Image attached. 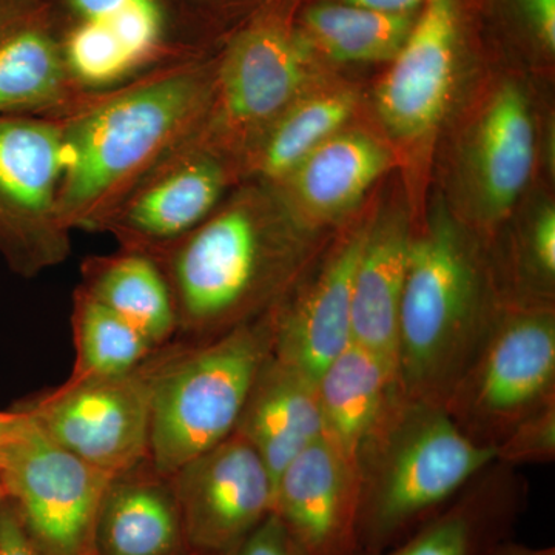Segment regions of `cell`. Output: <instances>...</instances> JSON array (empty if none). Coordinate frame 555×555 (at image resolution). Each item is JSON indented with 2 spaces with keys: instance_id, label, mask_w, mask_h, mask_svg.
I'll list each match as a JSON object with an SVG mask.
<instances>
[{
  "instance_id": "cell-1",
  "label": "cell",
  "mask_w": 555,
  "mask_h": 555,
  "mask_svg": "<svg viewBox=\"0 0 555 555\" xmlns=\"http://www.w3.org/2000/svg\"><path fill=\"white\" fill-rule=\"evenodd\" d=\"M217 51L86 94L53 116L65 150L61 214L72 232L100 233L127 196L198 131L214 94Z\"/></svg>"
},
{
  "instance_id": "cell-2",
  "label": "cell",
  "mask_w": 555,
  "mask_h": 555,
  "mask_svg": "<svg viewBox=\"0 0 555 555\" xmlns=\"http://www.w3.org/2000/svg\"><path fill=\"white\" fill-rule=\"evenodd\" d=\"M313 233L270 185L241 182L198 228L150 251L169 283L178 331L207 343L272 312L320 258Z\"/></svg>"
},
{
  "instance_id": "cell-3",
  "label": "cell",
  "mask_w": 555,
  "mask_h": 555,
  "mask_svg": "<svg viewBox=\"0 0 555 555\" xmlns=\"http://www.w3.org/2000/svg\"><path fill=\"white\" fill-rule=\"evenodd\" d=\"M505 308L476 240L448 211H434L409 247L398 313V390L443 406Z\"/></svg>"
},
{
  "instance_id": "cell-4",
  "label": "cell",
  "mask_w": 555,
  "mask_h": 555,
  "mask_svg": "<svg viewBox=\"0 0 555 555\" xmlns=\"http://www.w3.org/2000/svg\"><path fill=\"white\" fill-rule=\"evenodd\" d=\"M495 463L456 427L447 409L398 390L356 456L361 553L397 545Z\"/></svg>"
},
{
  "instance_id": "cell-5",
  "label": "cell",
  "mask_w": 555,
  "mask_h": 555,
  "mask_svg": "<svg viewBox=\"0 0 555 555\" xmlns=\"http://www.w3.org/2000/svg\"><path fill=\"white\" fill-rule=\"evenodd\" d=\"M273 356L272 312L153 369L149 459L170 478L235 434L259 372Z\"/></svg>"
},
{
  "instance_id": "cell-6",
  "label": "cell",
  "mask_w": 555,
  "mask_h": 555,
  "mask_svg": "<svg viewBox=\"0 0 555 555\" xmlns=\"http://www.w3.org/2000/svg\"><path fill=\"white\" fill-rule=\"evenodd\" d=\"M297 7L266 2L217 51L210 107L189 139L240 160L298 98L312 90L320 62L294 27Z\"/></svg>"
},
{
  "instance_id": "cell-7",
  "label": "cell",
  "mask_w": 555,
  "mask_h": 555,
  "mask_svg": "<svg viewBox=\"0 0 555 555\" xmlns=\"http://www.w3.org/2000/svg\"><path fill=\"white\" fill-rule=\"evenodd\" d=\"M555 404V310L506 306L443 408L470 441L495 449Z\"/></svg>"
},
{
  "instance_id": "cell-8",
  "label": "cell",
  "mask_w": 555,
  "mask_h": 555,
  "mask_svg": "<svg viewBox=\"0 0 555 555\" xmlns=\"http://www.w3.org/2000/svg\"><path fill=\"white\" fill-rule=\"evenodd\" d=\"M69 73L86 93L206 56L166 0H50Z\"/></svg>"
},
{
  "instance_id": "cell-9",
  "label": "cell",
  "mask_w": 555,
  "mask_h": 555,
  "mask_svg": "<svg viewBox=\"0 0 555 555\" xmlns=\"http://www.w3.org/2000/svg\"><path fill=\"white\" fill-rule=\"evenodd\" d=\"M112 480L51 440L27 411L0 437L7 500L43 555H91L94 521Z\"/></svg>"
},
{
  "instance_id": "cell-10",
  "label": "cell",
  "mask_w": 555,
  "mask_h": 555,
  "mask_svg": "<svg viewBox=\"0 0 555 555\" xmlns=\"http://www.w3.org/2000/svg\"><path fill=\"white\" fill-rule=\"evenodd\" d=\"M62 124L53 116H0V255L36 276L67 261L72 230L61 214Z\"/></svg>"
},
{
  "instance_id": "cell-11",
  "label": "cell",
  "mask_w": 555,
  "mask_h": 555,
  "mask_svg": "<svg viewBox=\"0 0 555 555\" xmlns=\"http://www.w3.org/2000/svg\"><path fill=\"white\" fill-rule=\"evenodd\" d=\"M153 369L142 364L120 377L69 382L25 411L62 448L122 476L149 459Z\"/></svg>"
},
{
  "instance_id": "cell-12",
  "label": "cell",
  "mask_w": 555,
  "mask_h": 555,
  "mask_svg": "<svg viewBox=\"0 0 555 555\" xmlns=\"http://www.w3.org/2000/svg\"><path fill=\"white\" fill-rule=\"evenodd\" d=\"M170 483L193 554L232 555L272 514L273 478L238 433L182 466Z\"/></svg>"
},
{
  "instance_id": "cell-13",
  "label": "cell",
  "mask_w": 555,
  "mask_h": 555,
  "mask_svg": "<svg viewBox=\"0 0 555 555\" xmlns=\"http://www.w3.org/2000/svg\"><path fill=\"white\" fill-rule=\"evenodd\" d=\"M244 179L240 160L185 142L102 225L122 250L155 251L206 221Z\"/></svg>"
},
{
  "instance_id": "cell-14",
  "label": "cell",
  "mask_w": 555,
  "mask_h": 555,
  "mask_svg": "<svg viewBox=\"0 0 555 555\" xmlns=\"http://www.w3.org/2000/svg\"><path fill=\"white\" fill-rule=\"evenodd\" d=\"M463 36L462 0H426L375 90L379 119L398 141H425L440 126L454 90Z\"/></svg>"
},
{
  "instance_id": "cell-15",
  "label": "cell",
  "mask_w": 555,
  "mask_h": 555,
  "mask_svg": "<svg viewBox=\"0 0 555 555\" xmlns=\"http://www.w3.org/2000/svg\"><path fill=\"white\" fill-rule=\"evenodd\" d=\"M369 221L335 241L272 310L273 357L317 383L352 345V288Z\"/></svg>"
},
{
  "instance_id": "cell-16",
  "label": "cell",
  "mask_w": 555,
  "mask_h": 555,
  "mask_svg": "<svg viewBox=\"0 0 555 555\" xmlns=\"http://www.w3.org/2000/svg\"><path fill=\"white\" fill-rule=\"evenodd\" d=\"M272 514L301 555H357L360 485L356 462L320 438L278 477Z\"/></svg>"
},
{
  "instance_id": "cell-17",
  "label": "cell",
  "mask_w": 555,
  "mask_h": 555,
  "mask_svg": "<svg viewBox=\"0 0 555 555\" xmlns=\"http://www.w3.org/2000/svg\"><path fill=\"white\" fill-rule=\"evenodd\" d=\"M50 0H0V116H60L86 96Z\"/></svg>"
},
{
  "instance_id": "cell-18",
  "label": "cell",
  "mask_w": 555,
  "mask_h": 555,
  "mask_svg": "<svg viewBox=\"0 0 555 555\" xmlns=\"http://www.w3.org/2000/svg\"><path fill=\"white\" fill-rule=\"evenodd\" d=\"M535 163V127L524 89L506 82L489 96L467 138L465 177L485 230L509 217Z\"/></svg>"
},
{
  "instance_id": "cell-19",
  "label": "cell",
  "mask_w": 555,
  "mask_h": 555,
  "mask_svg": "<svg viewBox=\"0 0 555 555\" xmlns=\"http://www.w3.org/2000/svg\"><path fill=\"white\" fill-rule=\"evenodd\" d=\"M397 159L383 139L346 127L270 188L299 225L315 232L349 215Z\"/></svg>"
},
{
  "instance_id": "cell-20",
  "label": "cell",
  "mask_w": 555,
  "mask_h": 555,
  "mask_svg": "<svg viewBox=\"0 0 555 555\" xmlns=\"http://www.w3.org/2000/svg\"><path fill=\"white\" fill-rule=\"evenodd\" d=\"M526 496L525 480L514 467L492 463L406 539L378 553L357 555H491L513 540Z\"/></svg>"
},
{
  "instance_id": "cell-21",
  "label": "cell",
  "mask_w": 555,
  "mask_h": 555,
  "mask_svg": "<svg viewBox=\"0 0 555 555\" xmlns=\"http://www.w3.org/2000/svg\"><path fill=\"white\" fill-rule=\"evenodd\" d=\"M134 470L109 481L91 555H192L170 478Z\"/></svg>"
},
{
  "instance_id": "cell-22",
  "label": "cell",
  "mask_w": 555,
  "mask_h": 555,
  "mask_svg": "<svg viewBox=\"0 0 555 555\" xmlns=\"http://www.w3.org/2000/svg\"><path fill=\"white\" fill-rule=\"evenodd\" d=\"M235 433L246 438L273 478L323 438L317 383L270 357L251 387Z\"/></svg>"
},
{
  "instance_id": "cell-23",
  "label": "cell",
  "mask_w": 555,
  "mask_h": 555,
  "mask_svg": "<svg viewBox=\"0 0 555 555\" xmlns=\"http://www.w3.org/2000/svg\"><path fill=\"white\" fill-rule=\"evenodd\" d=\"M414 229L403 211L369 221L352 288V343L396 369L398 313Z\"/></svg>"
},
{
  "instance_id": "cell-24",
  "label": "cell",
  "mask_w": 555,
  "mask_h": 555,
  "mask_svg": "<svg viewBox=\"0 0 555 555\" xmlns=\"http://www.w3.org/2000/svg\"><path fill=\"white\" fill-rule=\"evenodd\" d=\"M396 389L392 364L352 343L317 379L323 437L356 462Z\"/></svg>"
},
{
  "instance_id": "cell-25",
  "label": "cell",
  "mask_w": 555,
  "mask_h": 555,
  "mask_svg": "<svg viewBox=\"0 0 555 555\" xmlns=\"http://www.w3.org/2000/svg\"><path fill=\"white\" fill-rule=\"evenodd\" d=\"M418 13H379L334 0H312L299 7L294 27L318 62L390 64Z\"/></svg>"
},
{
  "instance_id": "cell-26",
  "label": "cell",
  "mask_w": 555,
  "mask_h": 555,
  "mask_svg": "<svg viewBox=\"0 0 555 555\" xmlns=\"http://www.w3.org/2000/svg\"><path fill=\"white\" fill-rule=\"evenodd\" d=\"M356 91L328 87L298 98L244 156L246 181L275 185L327 139L345 130L356 113Z\"/></svg>"
},
{
  "instance_id": "cell-27",
  "label": "cell",
  "mask_w": 555,
  "mask_h": 555,
  "mask_svg": "<svg viewBox=\"0 0 555 555\" xmlns=\"http://www.w3.org/2000/svg\"><path fill=\"white\" fill-rule=\"evenodd\" d=\"M83 291L137 327L153 346L178 331L177 309L167 278L145 251L122 250L83 264Z\"/></svg>"
},
{
  "instance_id": "cell-28",
  "label": "cell",
  "mask_w": 555,
  "mask_h": 555,
  "mask_svg": "<svg viewBox=\"0 0 555 555\" xmlns=\"http://www.w3.org/2000/svg\"><path fill=\"white\" fill-rule=\"evenodd\" d=\"M73 328L76 367L69 382L130 374L144 364L155 347L137 327L91 297L82 287L75 295Z\"/></svg>"
},
{
  "instance_id": "cell-29",
  "label": "cell",
  "mask_w": 555,
  "mask_h": 555,
  "mask_svg": "<svg viewBox=\"0 0 555 555\" xmlns=\"http://www.w3.org/2000/svg\"><path fill=\"white\" fill-rule=\"evenodd\" d=\"M182 24L208 50H218L266 0H166Z\"/></svg>"
},
{
  "instance_id": "cell-30",
  "label": "cell",
  "mask_w": 555,
  "mask_h": 555,
  "mask_svg": "<svg viewBox=\"0 0 555 555\" xmlns=\"http://www.w3.org/2000/svg\"><path fill=\"white\" fill-rule=\"evenodd\" d=\"M494 452L496 463L511 467L554 462L555 404L520 423Z\"/></svg>"
},
{
  "instance_id": "cell-31",
  "label": "cell",
  "mask_w": 555,
  "mask_h": 555,
  "mask_svg": "<svg viewBox=\"0 0 555 555\" xmlns=\"http://www.w3.org/2000/svg\"><path fill=\"white\" fill-rule=\"evenodd\" d=\"M232 555H301L273 514L244 540Z\"/></svg>"
},
{
  "instance_id": "cell-32",
  "label": "cell",
  "mask_w": 555,
  "mask_h": 555,
  "mask_svg": "<svg viewBox=\"0 0 555 555\" xmlns=\"http://www.w3.org/2000/svg\"><path fill=\"white\" fill-rule=\"evenodd\" d=\"M0 555H43L9 500L0 514Z\"/></svg>"
},
{
  "instance_id": "cell-33",
  "label": "cell",
  "mask_w": 555,
  "mask_h": 555,
  "mask_svg": "<svg viewBox=\"0 0 555 555\" xmlns=\"http://www.w3.org/2000/svg\"><path fill=\"white\" fill-rule=\"evenodd\" d=\"M334 2L379 11V13L406 14L418 13L426 0H334Z\"/></svg>"
},
{
  "instance_id": "cell-34",
  "label": "cell",
  "mask_w": 555,
  "mask_h": 555,
  "mask_svg": "<svg viewBox=\"0 0 555 555\" xmlns=\"http://www.w3.org/2000/svg\"><path fill=\"white\" fill-rule=\"evenodd\" d=\"M491 555H555V547L553 546H529L524 543L507 540L496 547Z\"/></svg>"
},
{
  "instance_id": "cell-35",
  "label": "cell",
  "mask_w": 555,
  "mask_h": 555,
  "mask_svg": "<svg viewBox=\"0 0 555 555\" xmlns=\"http://www.w3.org/2000/svg\"><path fill=\"white\" fill-rule=\"evenodd\" d=\"M16 416L17 412H0V427L9 425Z\"/></svg>"
},
{
  "instance_id": "cell-36",
  "label": "cell",
  "mask_w": 555,
  "mask_h": 555,
  "mask_svg": "<svg viewBox=\"0 0 555 555\" xmlns=\"http://www.w3.org/2000/svg\"><path fill=\"white\" fill-rule=\"evenodd\" d=\"M266 2L288 3V5H294L299 9V7L305 5V3L312 2V0H266Z\"/></svg>"
},
{
  "instance_id": "cell-37",
  "label": "cell",
  "mask_w": 555,
  "mask_h": 555,
  "mask_svg": "<svg viewBox=\"0 0 555 555\" xmlns=\"http://www.w3.org/2000/svg\"><path fill=\"white\" fill-rule=\"evenodd\" d=\"M7 494L5 489H3L2 481H0V514H2L3 505H5Z\"/></svg>"
},
{
  "instance_id": "cell-38",
  "label": "cell",
  "mask_w": 555,
  "mask_h": 555,
  "mask_svg": "<svg viewBox=\"0 0 555 555\" xmlns=\"http://www.w3.org/2000/svg\"><path fill=\"white\" fill-rule=\"evenodd\" d=\"M17 415H20V412H17ZM16 418H17V416H16ZM16 418H14V420H16ZM14 420H13V422H14ZM13 422H11V423H13ZM11 423H9V425L0 427V437H2L3 433H5V430L9 429V426L11 425Z\"/></svg>"
},
{
  "instance_id": "cell-39",
  "label": "cell",
  "mask_w": 555,
  "mask_h": 555,
  "mask_svg": "<svg viewBox=\"0 0 555 555\" xmlns=\"http://www.w3.org/2000/svg\"><path fill=\"white\" fill-rule=\"evenodd\" d=\"M192 555H198V554H192Z\"/></svg>"
}]
</instances>
